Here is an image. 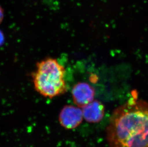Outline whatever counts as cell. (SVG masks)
Segmentation results:
<instances>
[{"label": "cell", "mask_w": 148, "mask_h": 147, "mask_svg": "<svg viewBox=\"0 0 148 147\" xmlns=\"http://www.w3.org/2000/svg\"><path fill=\"white\" fill-rule=\"evenodd\" d=\"M109 147H148V102L133 94L116 108L106 128Z\"/></svg>", "instance_id": "cell-1"}, {"label": "cell", "mask_w": 148, "mask_h": 147, "mask_svg": "<svg viewBox=\"0 0 148 147\" xmlns=\"http://www.w3.org/2000/svg\"><path fill=\"white\" fill-rule=\"evenodd\" d=\"M65 69L56 59L48 58L37 63L32 78L35 90L41 95L52 99L66 93Z\"/></svg>", "instance_id": "cell-2"}, {"label": "cell", "mask_w": 148, "mask_h": 147, "mask_svg": "<svg viewBox=\"0 0 148 147\" xmlns=\"http://www.w3.org/2000/svg\"><path fill=\"white\" fill-rule=\"evenodd\" d=\"M83 119L82 109L72 105L64 106L59 115V120L60 125L67 129L77 128L82 123Z\"/></svg>", "instance_id": "cell-3"}, {"label": "cell", "mask_w": 148, "mask_h": 147, "mask_svg": "<svg viewBox=\"0 0 148 147\" xmlns=\"http://www.w3.org/2000/svg\"><path fill=\"white\" fill-rule=\"evenodd\" d=\"M71 94L74 104L82 108L94 100L95 89L86 82H79L73 87Z\"/></svg>", "instance_id": "cell-4"}, {"label": "cell", "mask_w": 148, "mask_h": 147, "mask_svg": "<svg viewBox=\"0 0 148 147\" xmlns=\"http://www.w3.org/2000/svg\"><path fill=\"white\" fill-rule=\"evenodd\" d=\"M82 109L83 118L90 123H99L105 116V106L98 100H93Z\"/></svg>", "instance_id": "cell-5"}, {"label": "cell", "mask_w": 148, "mask_h": 147, "mask_svg": "<svg viewBox=\"0 0 148 147\" xmlns=\"http://www.w3.org/2000/svg\"><path fill=\"white\" fill-rule=\"evenodd\" d=\"M4 17V11L3 8L0 6V23H1L3 21Z\"/></svg>", "instance_id": "cell-6"}, {"label": "cell", "mask_w": 148, "mask_h": 147, "mask_svg": "<svg viewBox=\"0 0 148 147\" xmlns=\"http://www.w3.org/2000/svg\"><path fill=\"white\" fill-rule=\"evenodd\" d=\"M4 40V37H3V35L2 32L0 31V46L3 44Z\"/></svg>", "instance_id": "cell-7"}]
</instances>
